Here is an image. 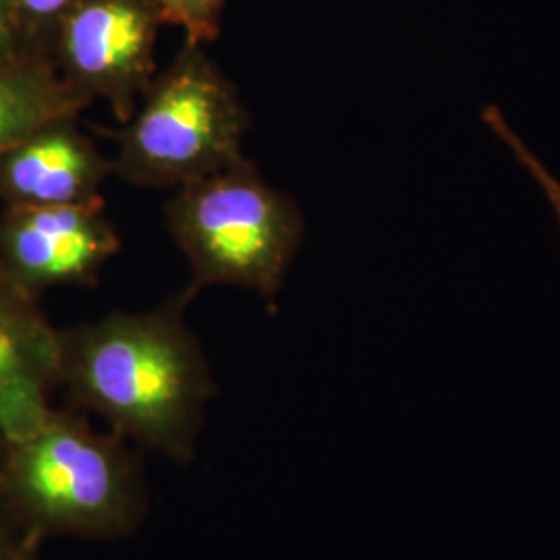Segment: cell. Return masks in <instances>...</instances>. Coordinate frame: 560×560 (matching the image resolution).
Wrapping results in <instances>:
<instances>
[{"label": "cell", "mask_w": 560, "mask_h": 560, "mask_svg": "<svg viewBox=\"0 0 560 560\" xmlns=\"http://www.w3.org/2000/svg\"><path fill=\"white\" fill-rule=\"evenodd\" d=\"M120 249L104 200L0 210V270L34 298L65 284H92Z\"/></svg>", "instance_id": "8992f818"}, {"label": "cell", "mask_w": 560, "mask_h": 560, "mask_svg": "<svg viewBox=\"0 0 560 560\" xmlns=\"http://www.w3.org/2000/svg\"><path fill=\"white\" fill-rule=\"evenodd\" d=\"M27 46L23 44L20 27L13 13V2L11 0H0V62L13 60L27 55Z\"/></svg>", "instance_id": "4fadbf2b"}, {"label": "cell", "mask_w": 560, "mask_h": 560, "mask_svg": "<svg viewBox=\"0 0 560 560\" xmlns=\"http://www.w3.org/2000/svg\"><path fill=\"white\" fill-rule=\"evenodd\" d=\"M187 291L150 312H113L59 330V388L120 439L173 463L196 457L217 386L185 324Z\"/></svg>", "instance_id": "6da1fadb"}, {"label": "cell", "mask_w": 560, "mask_h": 560, "mask_svg": "<svg viewBox=\"0 0 560 560\" xmlns=\"http://www.w3.org/2000/svg\"><path fill=\"white\" fill-rule=\"evenodd\" d=\"M30 538L34 536H27L25 532H21L20 525L13 521L9 511L0 502V560L15 559V555Z\"/></svg>", "instance_id": "5bb4252c"}, {"label": "cell", "mask_w": 560, "mask_h": 560, "mask_svg": "<svg viewBox=\"0 0 560 560\" xmlns=\"http://www.w3.org/2000/svg\"><path fill=\"white\" fill-rule=\"evenodd\" d=\"M88 106L60 80L50 55L27 52L0 62V152L50 120L78 117Z\"/></svg>", "instance_id": "9c48e42d"}, {"label": "cell", "mask_w": 560, "mask_h": 560, "mask_svg": "<svg viewBox=\"0 0 560 560\" xmlns=\"http://www.w3.org/2000/svg\"><path fill=\"white\" fill-rule=\"evenodd\" d=\"M40 546L42 540L30 538V540L23 544V548L15 555L13 560H40Z\"/></svg>", "instance_id": "9a60e30c"}, {"label": "cell", "mask_w": 560, "mask_h": 560, "mask_svg": "<svg viewBox=\"0 0 560 560\" xmlns=\"http://www.w3.org/2000/svg\"><path fill=\"white\" fill-rule=\"evenodd\" d=\"M481 119L490 127V131L504 141V145L515 154V159L521 166L527 171V175H532V179L538 183V187L544 194V198L550 203L557 221L560 226V180L541 164L540 159L525 145V141L511 129L509 120L504 119L499 106H486L481 113Z\"/></svg>", "instance_id": "7c38bea8"}, {"label": "cell", "mask_w": 560, "mask_h": 560, "mask_svg": "<svg viewBox=\"0 0 560 560\" xmlns=\"http://www.w3.org/2000/svg\"><path fill=\"white\" fill-rule=\"evenodd\" d=\"M166 25L180 27L185 44L203 46L221 34L224 0H152Z\"/></svg>", "instance_id": "30bf717a"}, {"label": "cell", "mask_w": 560, "mask_h": 560, "mask_svg": "<svg viewBox=\"0 0 560 560\" xmlns=\"http://www.w3.org/2000/svg\"><path fill=\"white\" fill-rule=\"evenodd\" d=\"M59 390V330L38 298L0 270V436L20 439L48 413Z\"/></svg>", "instance_id": "ba28073f"}, {"label": "cell", "mask_w": 560, "mask_h": 560, "mask_svg": "<svg viewBox=\"0 0 560 560\" xmlns=\"http://www.w3.org/2000/svg\"><path fill=\"white\" fill-rule=\"evenodd\" d=\"M166 224L191 270L189 295L240 287L270 307L303 240L300 206L249 161L175 189Z\"/></svg>", "instance_id": "3957f363"}, {"label": "cell", "mask_w": 560, "mask_h": 560, "mask_svg": "<svg viewBox=\"0 0 560 560\" xmlns=\"http://www.w3.org/2000/svg\"><path fill=\"white\" fill-rule=\"evenodd\" d=\"M247 127L235 85L201 46L185 44L122 122L115 175L138 187L179 189L247 162Z\"/></svg>", "instance_id": "277c9868"}, {"label": "cell", "mask_w": 560, "mask_h": 560, "mask_svg": "<svg viewBox=\"0 0 560 560\" xmlns=\"http://www.w3.org/2000/svg\"><path fill=\"white\" fill-rule=\"evenodd\" d=\"M23 44L32 52L50 55V40L62 18L78 0H11Z\"/></svg>", "instance_id": "8fae6325"}, {"label": "cell", "mask_w": 560, "mask_h": 560, "mask_svg": "<svg viewBox=\"0 0 560 560\" xmlns=\"http://www.w3.org/2000/svg\"><path fill=\"white\" fill-rule=\"evenodd\" d=\"M162 20L152 0H78L50 40L65 85L83 101H102L127 122L156 73Z\"/></svg>", "instance_id": "5b68a950"}, {"label": "cell", "mask_w": 560, "mask_h": 560, "mask_svg": "<svg viewBox=\"0 0 560 560\" xmlns=\"http://www.w3.org/2000/svg\"><path fill=\"white\" fill-rule=\"evenodd\" d=\"M0 502L38 540L131 538L150 511L138 446L92 428L88 413L50 407L40 423L4 441Z\"/></svg>", "instance_id": "7a4b0ae2"}, {"label": "cell", "mask_w": 560, "mask_h": 560, "mask_svg": "<svg viewBox=\"0 0 560 560\" xmlns=\"http://www.w3.org/2000/svg\"><path fill=\"white\" fill-rule=\"evenodd\" d=\"M115 175L78 117L50 120L0 152V203L59 206L101 200L104 180Z\"/></svg>", "instance_id": "52a82bcc"}, {"label": "cell", "mask_w": 560, "mask_h": 560, "mask_svg": "<svg viewBox=\"0 0 560 560\" xmlns=\"http://www.w3.org/2000/svg\"><path fill=\"white\" fill-rule=\"evenodd\" d=\"M2 448H4V439L0 436V459H2Z\"/></svg>", "instance_id": "2e32d148"}]
</instances>
